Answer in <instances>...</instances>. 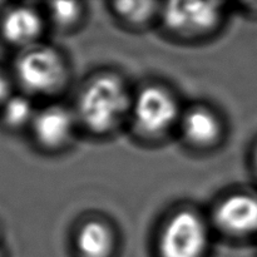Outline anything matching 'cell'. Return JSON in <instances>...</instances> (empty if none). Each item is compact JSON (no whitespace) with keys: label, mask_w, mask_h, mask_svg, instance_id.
<instances>
[{"label":"cell","mask_w":257,"mask_h":257,"mask_svg":"<svg viewBox=\"0 0 257 257\" xmlns=\"http://www.w3.org/2000/svg\"><path fill=\"white\" fill-rule=\"evenodd\" d=\"M128 107L130 97L123 83L113 75H102L83 89L78 113L92 132L105 133L119 123Z\"/></svg>","instance_id":"1"},{"label":"cell","mask_w":257,"mask_h":257,"mask_svg":"<svg viewBox=\"0 0 257 257\" xmlns=\"http://www.w3.org/2000/svg\"><path fill=\"white\" fill-rule=\"evenodd\" d=\"M19 83L39 94L57 92L65 82V65L59 53L49 47L33 45L22 53L15 64Z\"/></svg>","instance_id":"2"},{"label":"cell","mask_w":257,"mask_h":257,"mask_svg":"<svg viewBox=\"0 0 257 257\" xmlns=\"http://www.w3.org/2000/svg\"><path fill=\"white\" fill-rule=\"evenodd\" d=\"M208 243V231L197 213L183 210L168 220L160 238L162 257H202Z\"/></svg>","instance_id":"3"},{"label":"cell","mask_w":257,"mask_h":257,"mask_svg":"<svg viewBox=\"0 0 257 257\" xmlns=\"http://www.w3.org/2000/svg\"><path fill=\"white\" fill-rule=\"evenodd\" d=\"M136 123L147 135L165 132L175 123L178 105L175 98L160 87H147L140 92L133 104Z\"/></svg>","instance_id":"4"},{"label":"cell","mask_w":257,"mask_h":257,"mask_svg":"<svg viewBox=\"0 0 257 257\" xmlns=\"http://www.w3.org/2000/svg\"><path fill=\"white\" fill-rule=\"evenodd\" d=\"M220 7L216 2H171L163 10V20L175 32L203 33L216 27L220 20Z\"/></svg>","instance_id":"5"},{"label":"cell","mask_w":257,"mask_h":257,"mask_svg":"<svg viewBox=\"0 0 257 257\" xmlns=\"http://www.w3.org/2000/svg\"><path fill=\"white\" fill-rule=\"evenodd\" d=\"M215 218L223 231L232 235H250L257 231V198L233 195L218 205Z\"/></svg>","instance_id":"6"},{"label":"cell","mask_w":257,"mask_h":257,"mask_svg":"<svg viewBox=\"0 0 257 257\" xmlns=\"http://www.w3.org/2000/svg\"><path fill=\"white\" fill-rule=\"evenodd\" d=\"M72 114L65 108L52 105L40 110L32 120L33 132L40 145L57 148L69 140L73 132Z\"/></svg>","instance_id":"7"},{"label":"cell","mask_w":257,"mask_h":257,"mask_svg":"<svg viewBox=\"0 0 257 257\" xmlns=\"http://www.w3.org/2000/svg\"><path fill=\"white\" fill-rule=\"evenodd\" d=\"M42 18L33 8L15 7L5 13L0 30L10 44L29 48L42 34Z\"/></svg>","instance_id":"8"},{"label":"cell","mask_w":257,"mask_h":257,"mask_svg":"<svg viewBox=\"0 0 257 257\" xmlns=\"http://www.w3.org/2000/svg\"><path fill=\"white\" fill-rule=\"evenodd\" d=\"M181 128L185 138L196 146H208L215 142L221 132L217 117L206 108H193L182 118Z\"/></svg>","instance_id":"9"},{"label":"cell","mask_w":257,"mask_h":257,"mask_svg":"<svg viewBox=\"0 0 257 257\" xmlns=\"http://www.w3.org/2000/svg\"><path fill=\"white\" fill-rule=\"evenodd\" d=\"M77 248L83 257H108L113 248L112 231L100 221H89L78 232Z\"/></svg>","instance_id":"10"},{"label":"cell","mask_w":257,"mask_h":257,"mask_svg":"<svg viewBox=\"0 0 257 257\" xmlns=\"http://www.w3.org/2000/svg\"><path fill=\"white\" fill-rule=\"evenodd\" d=\"M3 120L12 128L22 127L32 122L34 118V109L28 98L23 95L9 97L3 104Z\"/></svg>","instance_id":"11"},{"label":"cell","mask_w":257,"mask_h":257,"mask_svg":"<svg viewBox=\"0 0 257 257\" xmlns=\"http://www.w3.org/2000/svg\"><path fill=\"white\" fill-rule=\"evenodd\" d=\"M115 10L128 22H147L155 12L156 4L153 2H118L114 4Z\"/></svg>","instance_id":"12"},{"label":"cell","mask_w":257,"mask_h":257,"mask_svg":"<svg viewBox=\"0 0 257 257\" xmlns=\"http://www.w3.org/2000/svg\"><path fill=\"white\" fill-rule=\"evenodd\" d=\"M53 20L59 25H69L79 18L80 5L75 2H54L50 4Z\"/></svg>","instance_id":"13"},{"label":"cell","mask_w":257,"mask_h":257,"mask_svg":"<svg viewBox=\"0 0 257 257\" xmlns=\"http://www.w3.org/2000/svg\"><path fill=\"white\" fill-rule=\"evenodd\" d=\"M9 82L7 78L0 73V104H4L5 100L9 98Z\"/></svg>","instance_id":"14"},{"label":"cell","mask_w":257,"mask_h":257,"mask_svg":"<svg viewBox=\"0 0 257 257\" xmlns=\"http://www.w3.org/2000/svg\"><path fill=\"white\" fill-rule=\"evenodd\" d=\"M255 158H256V165H257V150H256V157Z\"/></svg>","instance_id":"15"},{"label":"cell","mask_w":257,"mask_h":257,"mask_svg":"<svg viewBox=\"0 0 257 257\" xmlns=\"http://www.w3.org/2000/svg\"><path fill=\"white\" fill-rule=\"evenodd\" d=\"M0 257H2V256H0Z\"/></svg>","instance_id":"16"}]
</instances>
